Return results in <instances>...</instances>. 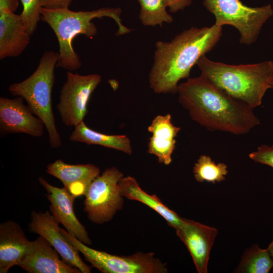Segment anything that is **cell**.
Wrapping results in <instances>:
<instances>
[{"label": "cell", "instance_id": "52a82bcc", "mask_svg": "<svg viewBox=\"0 0 273 273\" xmlns=\"http://www.w3.org/2000/svg\"><path fill=\"white\" fill-rule=\"evenodd\" d=\"M64 238L83 254L85 260L103 273H166L167 265L152 252H138L128 256H118L88 247L61 229Z\"/></svg>", "mask_w": 273, "mask_h": 273}, {"label": "cell", "instance_id": "5b68a950", "mask_svg": "<svg viewBox=\"0 0 273 273\" xmlns=\"http://www.w3.org/2000/svg\"><path fill=\"white\" fill-rule=\"evenodd\" d=\"M58 59V53L46 51L30 76L21 82L11 84L8 88L12 95L23 98L32 113L42 121L49 134L50 145L53 149L62 144L56 125L52 99L55 68Z\"/></svg>", "mask_w": 273, "mask_h": 273}, {"label": "cell", "instance_id": "9a60e30c", "mask_svg": "<svg viewBox=\"0 0 273 273\" xmlns=\"http://www.w3.org/2000/svg\"><path fill=\"white\" fill-rule=\"evenodd\" d=\"M32 244L19 223L12 220L0 224V273L19 265L28 254Z\"/></svg>", "mask_w": 273, "mask_h": 273}, {"label": "cell", "instance_id": "83f0119b", "mask_svg": "<svg viewBox=\"0 0 273 273\" xmlns=\"http://www.w3.org/2000/svg\"><path fill=\"white\" fill-rule=\"evenodd\" d=\"M19 5L18 0H0V13L3 12L15 13Z\"/></svg>", "mask_w": 273, "mask_h": 273}, {"label": "cell", "instance_id": "d6986e66", "mask_svg": "<svg viewBox=\"0 0 273 273\" xmlns=\"http://www.w3.org/2000/svg\"><path fill=\"white\" fill-rule=\"evenodd\" d=\"M119 188L122 196L128 199L139 201L157 212L175 230L183 223V218L169 209L156 195H149L140 187L133 177H123L119 182Z\"/></svg>", "mask_w": 273, "mask_h": 273}, {"label": "cell", "instance_id": "d4e9b609", "mask_svg": "<svg viewBox=\"0 0 273 273\" xmlns=\"http://www.w3.org/2000/svg\"><path fill=\"white\" fill-rule=\"evenodd\" d=\"M249 157L255 162L273 168V146L262 145L257 151L249 153Z\"/></svg>", "mask_w": 273, "mask_h": 273}, {"label": "cell", "instance_id": "ffe728a7", "mask_svg": "<svg viewBox=\"0 0 273 273\" xmlns=\"http://www.w3.org/2000/svg\"><path fill=\"white\" fill-rule=\"evenodd\" d=\"M69 136L71 142L87 145H96L113 149L131 155L132 148L130 139L125 135H109L95 131L86 125L84 121L77 126Z\"/></svg>", "mask_w": 273, "mask_h": 273}, {"label": "cell", "instance_id": "cb8c5ba5", "mask_svg": "<svg viewBox=\"0 0 273 273\" xmlns=\"http://www.w3.org/2000/svg\"><path fill=\"white\" fill-rule=\"evenodd\" d=\"M23 10L20 14L24 23L31 35L35 31L37 23L41 19L42 8L40 0H20Z\"/></svg>", "mask_w": 273, "mask_h": 273}, {"label": "cell", "instance_id": "ba28073f", "mask_svg": "<svg viewBox=\"0 0 273 273\" xmlns=\"http://www.w3.org/2000/svg\"><path fill=\"white\" fill-rule=\"evenodd\" d=\"M124 177L115 167L106 168L90 185L83 202L84 211L96 224L110 221L123 206L119 182Z\"/></svg>", "mask_w": 273, "mask_h": 273}, {"label": "cell", "instance_id": "7a4b0ae2", "mask_svg": "<svg viewBox=\"0 0 273 273\" xmlns=\"http://www.w3.org/2000/svg\"><path fill=\"white\" fill-rule=\"evenodd\" d=\"M222 27H192L170 41L156 42L154 63L149 75L151 88L157 94L177 93L178 82L189 78L193 66L211 51L222 35Z\"/></svg>", "mask_w": 273, "mask_h": 273}, {"label": "cell", "instance_id": "9c48e42d", "mask_svg": "<svg viewBox=\"0 0 273 273\" xmlns=\"http://www.w3.org/2000/svg\"><path fill=\"white\" fill-rule=\"evenodd\" d=\"M101 80L97 74L80 75L67 72L56 106L65 125L75 127L83 121L90 97Z\"/></svg>", "mask_w": 273, "mask_h": 273}, {"label": "cell", "instance_id": "e0dca14e", "mask_svg": "<svg viewBox=\"0 0 273 273\" xmlns=\"http://www.w3.org/2000/svg\"><path fill=\"white\" fill-rule=\"evenodd\" d=\"M180 129L172 123L170 114L155 117L148 127L152 134L148 144V153L156 156L159 163L170 164L175 148V138Z\"/></svg>", "mask_w": 273, "mask_h": 273}, {"label": "cell", "instance_id": "7c38bea8", "mask_svg": "<svg viewBox=\"0 0 273 273\" xmlns=\"http://www.w3.org/2000/svg\"><path fill=\"white\" fill-rule=\"evenodd\" d=\"M38 180L47 192L46 197L51 203L50 212L54 217L80 242L86 245H91L92 242L87 231L74 212L73 204L76 197L64 187L60 188L54 186L42 176Z\"/></svg>", "mask_w": 273, "mask_h": 273}, {"label": "cell", "instance_id": "8992f818", "mask_svg": "<svg viewBox=\"0 0 273 273\" xmlns=\"http://www.w3.org/2000/svg\"><path fill=\"white\" fill-rule=\"evenodd\" d=\"M203 5L214 15L215 25L235 27L240 43L246 45L256 41L262 26L273 15L270 5L251 7L240 0H203Z\"/></svg>", "mask_w": 273, "mask_h": 273}, {"label": "cell", "instance_id": "f1b7e54d", "mask_svg": "<svg viewBox=\"0 0 273 273\" xmlns=\"http://www.w3.org/2000/svg\"><path fill=\"white\" fill-rule=\"evenodd\" d=\"M267 249L268 250L271 257L273 259V240L269 244L268 247L267 248Z\"/></svg>", "mask_w": 273, "mask_h": 273}, {"label": "cell", "instance_id": "30bf717a", "mask_svg": "<svg viewBox=\"0 0 273 273\" xmlns=\"http://www.w3.org/2000/svg\"><path fill=\"white\" fill-rule=\"evenodd\" d=\"M30 217L29 232L45 239L67 263L78 268L81 273L91 272V267L81 259L78 250L63 236L59 223L51 212L47 210L37 212L34 210L31 212Z\"/></svg>", "mask_w": 273, "mask_h": 273}, {"label": "cell", "instance_id": "484cf974", "mask_svg": "<svg viewBox=\"0 0 273 273\" xmlns=\"http://www.w3.org/2000/svg\"><path fill=\"white\" fill-rule=\"evenodd\" d=\"M72 0H40L42 8L48 9H68Z\"/></svg>", "mask_w": 273, "mask_h": 273}, {"label": "cell", "instance_id": "44dd1931", "mask_svg": "<svg viewBox=\"0 0 273 273\" xmlns=\"http://www.w3.org/2000/svg\"><path fill=\"white\" fill-rule=\"evenodd\" d=\"M273 267V259L268 250L255 244L244 253L236 271L243 273H268Z\"/></svg>", "mask_w": 273, "mask_h": 273}, {"label": "cell", "instance_id": "6da1fadb", "mask_svg": "<svg viewBox=\"0 0 273 273\" xmlns=\"http://www.w3.org/2000/svg\"><path fill=\"white\" fill-rule=\"evenodd\" d=\"M177 93L179 103L191 119L209 130L242 135L260 124L253 109L201 75L179 84Z\"/></svg>", "mask_w": 273, "mask_h": 273}, {"label": "cell", "instance_id": "4316f807", "mask_svg": "<svg viewBox=\"0 0 273 273\" xmlns=\"http://www.w3.org/2000/svg\"><path fill=\"white\" fill-rule=\"evenodd\" d=\"M165 2L169 12L173 13L183 10L192 3V0H165Z\"/></svg>", "mask_w": 273, "mask_h": 273}, {"label": "cell", "instance_id": "3957f363", "mask_svg": "<svg viewBox=\"0 0 273 273\" xmlns=\"http://www.w3.org/2000/svg\"><path fill=\"white\" fill-rule=\"evenodd\" d=\"M196 64L201 75L232 98L252 109L259 106L269 89H273V62L229 65L202 56Z\"/></svg>", "mask_w": 273, "mask_h": 273}, {"label": "cell", "instance_id": "603a6c76", "mask_svg": "<svg viewBox=\"0 0 273 273\" xmlns=\"http://www.w3.org/2000/svg\"><path fill=\"white\" fill-rule=\"evenodd\" d=\"M194 176L199 183L215 184L224 181L228 173V166L223 163L215 162L206 155H201L193 167Z\"/></svg>", "mask_w": 273, "mask_h": 273}, {"label": "cell", "instance_id": "4fadbf2b", "mask_svg": "<svg viewBox=\"0 0 273 273\" xmlns=\"http://www.w3.org/2000/svg\"><path fill=\"white\" fill-rule=\"evenodd\" d=\"M175 231L190 252L197 271L207 273L210 251L218 230L183 218L182 225Z\"/></svg>", "mask_w": 273, "mask_h": 273}, {"label": "cell", "instance_id": "5bb4252c", "mask_svg": "<svg viewBox=\"0 0 273 273\" xmlns=\"http://www.w3.org/2000/svg\"><path fill=\"white\" fill-rule=\"evenodd\" d=\"M18 266L29 273H81L61 259L57 251L40 236L32 241L30 250Z\"/></svg>", "mask_w": 273, "mask_h": 273}, {"label": "cell", "instance_id": "8fae6325", "mask_svg": "<svg viewBox=\"0 0 273 273\" xmlns=\"http://www.w3.org/2000/svg\"><path fill=\"white\" fill-rule=\"evenodd\" d=\"M21 97L14 99L0 98V132L1 135L24 133L41 137L44 125L35 116Z\"/></svg>", "mask_w": 273, "mask_h": 273}, {"label": "cell", "instance_id": "7402d4cb", "mask_svg": "<svg viewBox=\"0 0 273 273\" xmlns=\"http://www.w3.org/2000/svg\"><path fill=\"white\" fill-rule=\"evenodd\" d=\"M140 6L139 19L146 26H162L171 23L173 18L166 10L165 0H137Z\"/></svg>", "mask_w": 273, "mask_h": 273}, {"label": "cell", "instance_id": "277c9868", "mask_svg": "<svg viewBox=\"0 0 273 273\" xmlns=\"http://www.w3.org/2000/svg\"><path fill=\"white\" fill-rule=\"evenodd\" d=\"M120 8H102L93 11H73L68 9H48L42 8L41 19L47 23L55 33L59 43V59L56 67L69 71L79 69L81 62L72 46L73 39L78 35L92 38L97 29L92 22L95 18L108 17L117 23L116 35L129 33L131 29L121 23Z\"/></svg>", "mask_w": 273, "mask_h": 273}, {"label": "cell", "instance_id": "2e32d148", "mask_svg": "<svg viewBox=\"0 0 273 273\" xmlns=\"http://www.w3.org/2000/svg\"><path fill=\"white\" fill-rule=\"evenodd\" d=\"M46 172L59 179L76 197L85 195L92 181L100 174V168L92 164H69L60 159L48 164Z\"/></svg>", "mask_w": 273, "mask_h": 273}, {"label": "cell", "instance_id": "ac0fdd59", "mask_svg": "<svg viewBox=\"0 0 273 273\" xmlns=\"http://www.w3.org/2000/svg\"><path fill=\"white\" fill-rule=\"evenodd\" d=\"M29 33L20 15L0 13V59L18 57L30 42Z\"/></svg>", "mask_w": 273, "mask_h": 273}]
</instances>
